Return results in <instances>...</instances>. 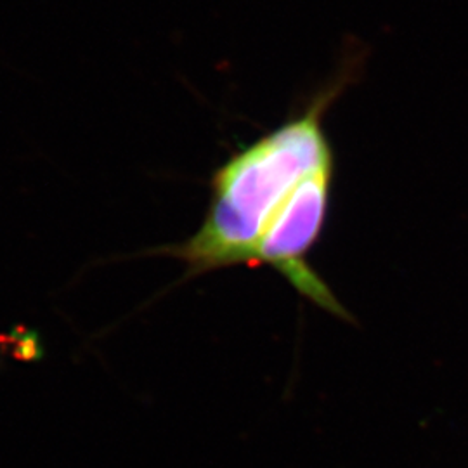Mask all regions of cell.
<instances>
[{"label":"cell","mask_w":468,"mask_h":468,"mask_svg":"<svg viewBox=\"0 0 468 468\" xmlns=\"http://www.w3.org/2000/svg\"><path fill=\"white\" fill-rule=\"evenodd\" d=\"M357 67L346 65L301 113L234 151L210 177L208 208L197 233L144 255L181 261L185 280L218 269L268 266L319 309L352 321L309 264V253L324 231L334 189L335 153L324 118Z\"/></svg>","instance_id":"obj_1"}]
</instances>
